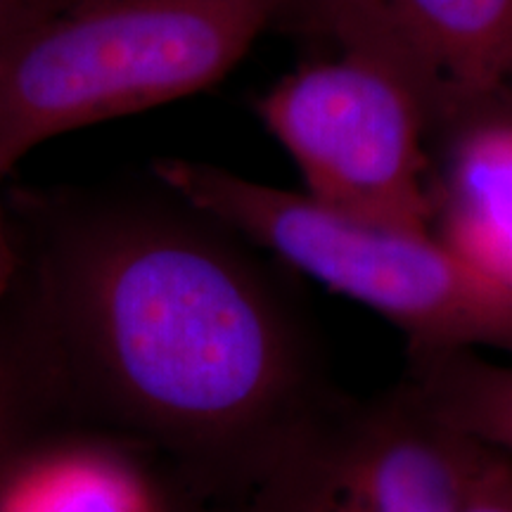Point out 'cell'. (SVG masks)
<instances>
[{"instance_id": "obj_1", "label": "cell", "mask_w": 512, "mask_h": 512, "mask_svg": "<svg viewBox=\"0 0 512 512\" xmlns=\"http://www.w3.org/2000/svg\"><path fill=\"white\" fill-rule=\"evenodd\" d=\"M157 185L12 192L19 266L5 304L69 422L240 505L332 387L261 249Z\"/></svg>"}, {"instance_id": "obj_2", "label": "cell", "mask_w": 512, "mask_h": 512, "mask_svg": "<svg viewBox=\"0 0 512 512\" xmlns=\"http://www.w3.org/2000/svg\"><path fill=\"white\" fill-rule=\"evenodd\" d=\"M271 0H62L0 43V183L62 133L223 81Z\"/></svg>"}, {"instance_id": "obj_3", "label": "cell", "mask_w": 512, "mask_h": 512, "mask_svg": "<svg viewBox=\"0 0 512 512\" xmlns=\"http://www.w3.org/2000/svg\"><path fill=\"white\" fill-rule=\"evenodd\" d=\"M152 176L292 271L375 311L408 354L498 351L512 361V285L434 230L351 219L306 192L195 159H157Z\"/></svg>"}, {"instance_id": "obj_4", "label": "cell", "mask_w": 512, "mask_h": 512, "mask_svg": "<svg viewBox=\"0 0 512 512\" xmlns=\"http://www.w3.org/2000/svg\"><path fill=\"white\" fill-rule=\"evenodd\" d=\"M256 114L323 207L384 228L434 230L430 110L394 69L337 50L273 83Z\"/></svg>"}, {"instance_id": "obj_5", "label": "cell", "mask_w": 512, "mask_h": 512, "mask_svg": "<svg viewBox=\"0 0 512 512\" xmlns=\"http://www.w3.org/2000/svg\"><path fill=\"white\" fill-rule=\"evenodd\" d=\"M463 439L406 375L373 399L332 392L275 451L238 512H460Z\"/></svg>"}, {"instance_id": "obj_6", "label": "cell", "mask_w": 512, "mask_h": 512, "mask_svg": "<svg viewBox=\"0 0 512 512\" xmlns=\"http://www.w3.org/2000/svg\"><path fill=\"white\" fill-rule=\"evenodd\" d=\"M342 53L394 69L451 124L512 93V0H358Z\"/></svg>"}, {"instance_id": "obj_7", "label": "cell", "mask_w": 512, "mask_h": 512, "mask_svg": "<svg viewBox=\"0 0 512 512\" xmlns=\"http://www.w3.org/2000/svg\"><path fill=\"white\" fill-rule=\"evenodd\" d=\"M0 512H166V472L131 441L57 422L3 460Z\"/></svg>"}, {"instance_id": "obj_8", "label": "cell", "mask_w": 512, "mask_h": 512, "mask_svg": "<svg viewBox=\"0 0 512 512\" xmlns=\"http://www.w3.org/2000/svg\"><path fill=\"white\" fill-rule=\"evenodd\" d=\"M434 181V233L512 285V110L498 98L456 121Z\"/></svg>"}, {"instance_id": "obj_9", "label": "cell", "mask_w": 512, "mask_h": 512, "mask_svg": "<svg viewBox=\"0 0 512 512\" xmlns=\"http://www.w3.org/2000/svg\"><path fill=\"white\" fill-rule=\"evenodd\" d=\"M403 375L448 430L512 460V361L484 351L408 354Z\"/></svg>"}, {"instance_id": "obj_10", "label": "cell", "mask_w": 512, "mask_h": 512, "mask_svg": "<svg viewBox=\"0 0 512 512\" xmlns=\"http://www.w3.org/2000/svg\"><path fill=\"white\" fill-rule=\"evenodd\" d=\"M69 422L41 361L17 328L8 304H0V465L43 427Z\"/></svg>"}, {"instance_id": "obj_11", "label": "cell", "mask_w": 512, "mask_h": 512, "mask_svg": "<svg viewBox=\"0 0 512 512\" xmlns=\"http://www.w3.org/2000/svg\"><path fill=\"white\" fill-rule=\"evenodd\" d=\"M463 439V437H460ZM460 512H512V460L494 448L463 439Z\"/></svg>"}, {"instance_id": "obj_12", "label": "cell", "mask_w": 512, "mask_h": 512, "mask_svg": "<svg viewBox=\"0 0 512 512\" xmlns=\"http://www.w3.org/2000/svg\"><path fill=\"white\" fill-rule=\"evenodd\" d=\"M273 24L316 38H328L337 50L347 46L358 0H271Z\"/></svg>"}, {"instance_id": "obj_13", "label": "cell", "mask_w": 512, "mask_h": 512, "mask_svg": "<svg viewBox=\"0 0 512 512\" xmlns=\"http://www.w3.org/2000/svg\"><path fill=\"white\" fill-rule=\"evenodd\" d=\"M62 0H0V43Z\"/></svg>"}, {"instance_id": "obj_14", "label": "cell", "mask_w": 512, "mask_h": 512, "mask_svg": "<svg viewBox=\"0 0 512 512\" xmlns=\"http://www.w3.org/2000/svg\"><path fill=\"white\" fill-rule=\"evenodd\" d=\"M166 512H238V505L202 498L166 472Z\"/></svg>"}, {"instance_id": "obj_15", "label": "cell", "mask_w": 512, "mask_h": 512, "mask_svg": "<svg viewBox=\"0 0 512 512\" xmlns=\"http://www.w3.org/2000/svg\"><path fill=\"white\" fill-rule=\"evenodd\" d=\"M19 266V256L15 247V238H12L8 204H5L3 192H0V304L8 297L12 283H15Z\"/></svg>"}]
</instances>
